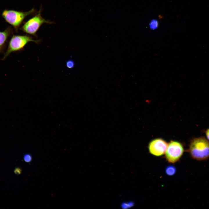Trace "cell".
<instances>
[{
    "label": "cell",
    "mask_w": 209,
    "mask_h": 209,
    "mask_svg": "<svg viewBox=\"0 0 209 209\" xmlns=\"http://www.w3.org/2000/svg\"><path fill=\"white\" fill-rule=\"evenodd\" d=\"M149 26L151 29L153 30L156 29L158 27V21L154 19L152 20L149 24Z\"/></svg>",
    "instance_id": "obj_9"
},
{
    "label": "cell",
    "mask_w": 209,
    "mask_h": 209,
    "mask_svg": "<svg viewBox=\"0 0 209 209\" xmlns=\"http://www.w3.org/2000/svg\"><path fill=\"white\" fill-rule=\"evenodd\" d=\"M21 172L22 169L19 167H16L14 170V173L17 175L21 174Z\"/></svg>",
    "instance_id": "obj_13"
},
{
    "label": "cell",
    "mask_w": 209,
    "mask_h": 209,
    "mask_svg": "<svg viewBox=\"0 0 209 209\" xmlns=\"http://www.w3.org/2000/svg\"><path fill=\"white\" fill-rule=\"evenodd\" d=\"M74 62L72 60H69L67 61L66 62V67L69 69H72L74 66Z\"/></svg>",
    "instance_id": "obj_12"
},
{
    "label": "cell",
    "mask_w": 209,
    "mask_h": 209,
    "mask_svg": "<svg viewBox=\"0 0 209 209\" xmlns=\"http://www.w3.org/2000/svg\"><path fill=\"white\" fill-rule=\"evenodd\" d=\"M193 159L202 161L209 158V141L204 136L193 138L187 150Z\"/></svg>",
    "instance_id": "obj_1"
},
{
    "label": "cell",
    "mask_w": 209,
    "mask_h": 209,
    "mask_svg": "<svg viewBox=\"0 0 209 209\" xmlns=\"http://www.w3.org/2000/svg\"><path fill=\"white\" fill-rule=\"evenodd\" d=\"M41 10L40 9L37 14L24 24L21 29L23 32L30 35H35L37 32L43 24L53 23L52 22L45 20L41 16Z\"/></svg>",
    "instance_id": "obj_5"
},
{
    "label": "cell",
    "mask_w": 209,
    "mask_h": 209,
    "mask_svg": "<svg viewBox=\"0 0 209 209\" xmlns=\"http://www.w3.org/2000/svg\"><path fill=\"white\" fill-rule=\"evenodd\" d=\"M168 144L165 140L161 138L154 139L149 143V152L154 156H161L165 153Z\"/></svg>",
    "instance_id": "obj_6"
},
{
    "label": "cell",
    "mask_w": 209,
    "mask_h": 209,
    "mask_svg": "<svg viewBox=\"0 0 209 209\" xmlns=\"http://www.w3.org/2000/svg\"><path fill=\"white\" fill-rule=\"evenodd\" d=\"M35 12V10L33 8L26 12L5 10L3 12L2 15L6 21L17 31L25 18Z\"/></svg>",
    "instance_id": "obj_3"
},
{
    "label": "cell",
    "mask_w": 209,
    "mask_h": 209,
    "mask_svg": "<svg viewBox=\"0 0 209 209\" xmlns=\"http://www.w3.org/2000/svg\"><path fill=\"white\" fill-rule=\"evenodd\" d=\"M184 152L183 145L179 142L171 140L168 145L165 153L167 161L170 163H174L181 158Z\"/></svg>",
    "instance_id": "obj_4"
},
{
    "label": "cell",
    "mask_w": 209,
    "mask_h": 209,
    "mask_svg": "<svg viewBox=\"0 0 209 209\" xmlns=\"http://www.w3.org/2000/svg\"><path fill=\"white\" fill-rule=\"evenodd\" d=\"M24 161L26 163H30L32 160L31 155L29 154H25L23 156Z\"/></svg>",
    "instance_id": "obj_11"
},
{
    "label": "cell",
    "mask_w": 209,
    "mask_h": 209,
    "mask_svg": "<svg viewBox=\"0 0 209 209\" xmlns=\"http://www.w3.org/2000/svg\"><path fill=\"white\" fill-rule=\"evenodd\" d=\"M134 203L132 201L123 202L121 203V207L123 209H127L133 207Z\"/></svg>",
    "instance_id": "obj_8"
},
{
    "label": "cell",
    "mask_w": 209,
    "mask_h": 209,
    "mask_svg": "<svg viewBox=\"0 0 209 209\" xmlns=\"http://www.w3.org/2000/svg\"><path fill=\"white\" fill-rule=\"evenodd\" d=\"M166 172L167 174L172 175L174 174L175 172V169L174 167L169 166L167 167Z\"/></svg>",
    "instance_id": "obj_10"
},
{
    "label": "cell",
    "mask_w": 209,
    "mask_h": 209,
    "mask_svg": "<svg viewBox=\"0 0 209 209\" xmlns=\"http://www.w3.org/2000/svg\"><path fill=\"white\" fill-rule=\"evenodd\" d=\"M30 42L38 44L39 40H35L31 37L27 35H13L9 42L7 49L2 60H5L11 53L21 50Z\"/></svg>",
    "instance_id": "obj_2"
},
{
    "label": "cell",
    "mask_w": 209,
    "mask_h": 209,
    "mask_svg": "<svg viewBox=\"0 0 209 209\" xmlns=\"http://www.w3.org/2000/svg\"><path fill=\"white\" fill-rule=\"evenodd\" d=\"M12 33V30L10 27L7 28L3 31H0V53L4 52L8 39Z\"/></svg>",
    "instance_id": "obj_7"
},
{
    "label": "cell",
    "mask_w": 209,
    "mask_h": 209,
    "mask_svg": "<svg viewBox=\"0 0 209 209\" xmlns=\"http://www.w3.org/2000/svg\"><path fill=\"white\" fill-rule=\"evenodd\" d=\"M203 132L205 134L206 138L209 141V127L204 130Z\"/></svg>",
    "instance_id": "obj_14"
}]
</instances>
